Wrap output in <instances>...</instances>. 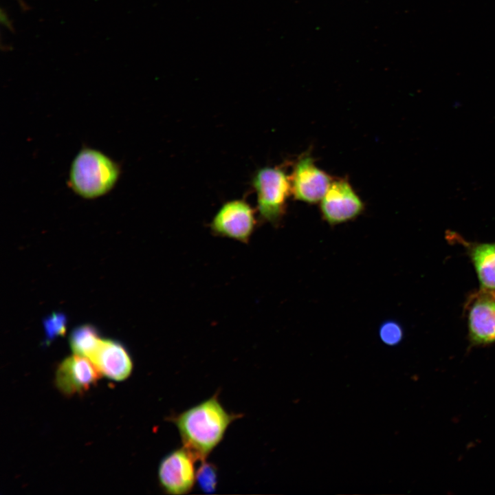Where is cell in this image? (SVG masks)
Instances as JSON below:
<instances>
[{
	"instance_id": "1",
	"label": "cell",
	"mask_w": 495,
	"mask_h": 495,
	"mask_svg": "<svg viewBox=\"0 0 495 495\" xmlns=\"http://www.w3.org/2000/svg\"><path fill=\"white\" fill-rule=\"evenodd\" d=\"M241 416L228 412L214 395L169 419L177 427L183 446L203 461L223 440L229 426Z\"/></svg>"
},
{
	"instance_id": "2",
	"label": "cell",
	"mask_w": 495,
	"mask_h": 495,
	"mask_svg": "<svg viewBox=\"0 0 495 495\" xmlns=\"http://www.w3.org/2000/svg\"><path fill=\"white\" fill-rule=\"evenodd\" d=\"M120 173L119 165L107 155L96 149L84 148L72 163L68 182L77 195L94 199L109 192Z\"/></svg>"
},
{
	"instance_id": "3",
	"label": "cell",
	"mask_w": 495,
	"mask_h": 495,
	"mask_svg": "<svg viewBox=\"0 0 495 495\" xmlns=\"http://www.w3.org/2000/svg\"><path fill=\"white\" fill-rule=\"evenodd\" d=\"M256 195L260 219L278 226L286 213L292 194L290 176L280 167L265 166L257 170L252 179Z\"/></svg>"
},
{
	"instance_id": "4",
	"label": "cell",
	"mask_w": 495,
	"mask_h": 495,
	"mask_svg": "<svg viewBox=\"0 0 495 495\" xmlns=\"http://www.w3.org/2000/svg\"><path fill=\"white\" fill-rule=\"evenodd\" d=\"M256 226V212L250 204L243 199H232L219 208L210 229L215 236L248 243Z\"/></svg>"
},
{
	"instance_id": "5",
	"label": "cell",
	"mask_w": 495,
	"mask_h": 495,
	"mask_svg": "<svg viewBox=\"0 0 495 495\" xmlns=\"http://www.w3.org/2000/svg\"><path fill=\"white\" fill-rule=\"evenodd\" d=\"M197 459L185 447L172 450L160 461L157 476L161 488L166 494H188L196 483Z\"/></svg>"
},
{
	"instance_id": "6",
	"label": "cell",
	"mask_w": 495,
	"mask_h": 495,
	"mask_svg": "<svg viewBox=\"0 0 495 495\" xmlns=\"http://www.w3.org/2000/svg\"><path fill=\"white\" fill-rule=\"evenodd\" d=\"M364 204L349 182L339 179L331 182L320 201L323 219L330 226L351 221L362 213Z\"/></svg>"
},
{
	"instance_id": "7",
	"label": "cell",
	"mask_w": 495,
	"mask_h": 495,
	"mask_svg": "<svg viewBox=\"0 0 495 495\" xmlns=\"http://www.w3.org/2000/svg\"><path fill=\"white\" fill-rule=\"evenodd\" d=\"M100 375L91 360L74 354L58 364L55 372V385L65 396L81 395L96 384Z\"/></svg>"
},
{
	"instance_id": "8",
	"label": "cell",
	"mask_w": 495,
	"mask_h": 495,
	"mask_svg": "<svg viewBox=\"0 0 495 495\" xmlns=\"http://www.w3.org/2000/svg\"><path fill=\"white\" fill-rule=\"evenodd\" d=\"M290 179L295 199L308 204L320 201L332 182L331 177L319 168L308 155L296 162Z\"/></svg>"
},
{
	"instance_id": "9",
	"label": "cell",
	"mask_w": 495,
	"mask_h": 495,
	"mask_svg": "<svg viewBox=\"0 0 495 495\" xmlns=\"http://www.w3.org/2000/svg\"><path fill=\"white\" fill-rule=\"evenodd\" d=\"M469 338L474 345L495 342V292L481 290L468 307Z\"/></svg>"
},
{
	"instance_id": "10",
	"label": "cell",
	"mask_w": 495,
	"mask_h": 495,
	"mask_svg": "<svg viewBox=\"0 0 495 495\" xmlns=\"http://www.w3.org/2000/svg\"><path fill=\"white\" fill-rule=\"evenodd\" d=\"M100 373L109 380L120 382L131 374L133 363L126 349L119 342L102 339L89 359Z\"/></svg>"
},
{
	"instance_id": "11",
	"label": "cell",
	"mask_w": 495,
	"mask_h": 495,
	"mask_svg": "<svg viewBox=\"0 0 495 495\" xmlns=\"http://www.w3.org/2000/svg\"><path fill=\"white\" fill-rule=\"evenodd\" d=\"M481 289L495 292V242L466 243Z\"/></svg>"
},
{
	"instance_id": "12",
	"label": "cell",
	"mask_w": 495,
	"mask_h": 495,
	"mask_svg": "<svg viewBox=\"0 0 495 495\" xmlns=\"http://www.w3.org/2000/svg\"><path fill=\"white\" fill-rule=\"evenodd\" d=\"M101 340L94 327L84 324L77 327L72 331L69 344L74 354L90 359L98 349Z\"/></svg>"
},
{
	"instance_id": "13",
	"label": "cell",
	"mask_w": 495,
	"mask_h": 495,
	"mask_svg": "<svg viewBox=\"0 0 495 495\" xmlns=\"http://www.w3.org/2000/svg\"><path fill=\"white\" fill-rule=\"evenodd\" d=\"M196 483L203 492L214 493L218 483V472L215 465L206 460L201 461L196 472Z\"/></svg>"
},
{
	"instance_id": "14",
	"label": "cell",
	"mask_w": 495,
	"mask_h": 495,
	"mask_svg": "<svg viewBox=\"0 0 495 495\" xmlns=\"http://www.w3.org/2000/svg\"><path fill=\"white\" fill-rule=\"evenodd\" d=\"M67 320L64 314L54 313L44 320L45 342L49 344L56 338L63 336L66 331Z\"/></svg>"
},
{
	"instance_id": "15",
	"label": "cell",
	"mask_w": 495,
	"mask_h": 495,
	"mask_svg": "<svg viewBox=\"0 0 495 495\" xmlns=\"http://www.w3.org/2000/svg\"><path fill=\"white\" fill-rule=\"evenodd\" d=\"M379 334L381 340L385 344L395 345L402 340L404 332L399 322L393 320H388L381 324Z\"/></svg>"
},
{
	"instance_id": "16",
	"label": "cell",
	"mask_w": 495,
	"mask_h": 495,
	"mask_svg": "<svg viewBox=\"0 0 495 495\" xmlns=\"http://www.w3.org/2000/svg\"><path fill=\"white\" fill-rule=\"evenodd\" d=\"M17 1L23 10H28V7H27L26 4L23 1V0H17Z\"/></svg>"
}]
</instances>
